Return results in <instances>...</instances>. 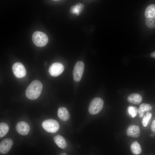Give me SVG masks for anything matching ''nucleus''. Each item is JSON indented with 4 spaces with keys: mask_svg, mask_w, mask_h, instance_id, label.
I'll return each mask as SVG.
<instances>
[{
    "mask_svg": "<svg viewBox=\"0 0 155 155\" xmlns=\"http://www.w3.org/2000/svg\"><path fill=\"white\" fill-rule=\"evenodd\" d=\"M42 88V85L39 81H32L27 88L25 92L26 97L29 99L34 100L40 95Z\"/></svg>",
    "mask_w": 155,
    "mask_h": 155,
    "instance_id": "obj_1",
    "label": "nucleus"
},
{
    "mask_svg": "<svg viewBox=\"0 0 155 155\" xmlns=\"http://www.w3.org/2000/svg\"><path fill=\"white\" fill-rule=\"evenodd\" d=\"M32 39L34 44L38 47L45 46L48 41L47 35L44 33L39 31H36L33 33Z\"/></svg>",
    "mask_w": 155,
    "mask_h": 155,
    "instance_id": "obj_2",
    "label": "nucleus"
},
{
    "mask_svg": "<svg viewBox=\"0 0 155 155\" xmlns=\"http://www.w3.org/2000/svg\"><path fill=\"white\" fill-rule=\"evenodd\" d=\"M103 104V101L101 98L96 97L93 99L89 104V113L92 115L98 113L102 109Z\"/></svg>",
    "mask_w": 155,
    "mask_h": 155,
    "instance_id": "obj_3",
    "label": "nucleus"
},
{
    "mask_svg": "<svg viewBox=\"0 0 155 155\" xmlns=\"http://www.w3.org/2000/svg\"><path fill=\"white\" fill-rule=\"evenodd\" d=\"M42 126L47 131L51 133H55L59 128V125L56 120L49 119L44 121L42 123Z\"/></svg>",
    "mask_w": 155,
    "mask_h": 155,
    "instance_id": "obj_4",
    "label": "nucleus"
},
{
    "mask_svg": "<svg viewBox=\"0 0 155 155\" xmlns=\"http://www.w3.org/2000/svg\"><path fill=\"white\" fill-rule=\"evenodd\" d=\"M84 63L81 61L77 62L74 67L73 75L74 81H79L81 79L84 72Z\"/></svg>",
    "mask_w": 155,
    "mask_h": 155,
    "instance_id": "obj_5",
    "label": "nucleus"
},
{
    "mask_svg": "<svg viewBox=\"0 0 155 155\" xmlns=\"http://www.w3.org/2000/svg\"><path fill=\"white\" fill-rule=\"evenodd\" d=\"M12 70L14 75L17 78L24 77L26 74V70L24 65L20 62L14 63L12 66Z\"/></svg>",
    "mask_w": 155,
    "mask_h": 155,
    "instance_id": "obj_6",
    "label": "nucleus"
},
{
    "mask_svg": "<svg viewBox=\"0 0 155 155\" xmlns=\"http://www.w3.org/2000/svg\"><path fill=\"white\" fill-rule=\"evenodd\" d=\"M63 65L59 62L52 64L49 67V71L50 75L53 77H57L60 75L63 71Z\"/></svg>",
    "mask_w": 155,
    "mask_h": 155,
    "instance_id": "obj_7",
    "label": "nucleus"
},
{
    "mask_svg": "<svg viewBox=\"0 0 155 155\" xmlns=\"http://www.w3.org/2000/svg\"><path fill=\"white\" fill-rule=\"evenodd\" d=\"M13 145V141L9 138H6L3 140L0 144V152L3 154L7 153L10 150Z\"/></svg>",
    "mask_w": 155,
    "mask_h": 155,
    "instance_id": "obj_8",
    "label": "nucleus"
},
{
    "mask_svg": "<svg viewBox=\"0 0 155 155\" xmlns=\"http://www.w3.org/2000/svg\"><path fill=\"white\" fill-rule=\"evenodd\" d=\"M16 129L20 135H26L29 133L30 127L27 123L24 121H21L17 123L16 126Z\"/></svg>",
    "mask_w": 155,
    "mask_h": 155,
    "instance_id": "obj_9",
    "label": "nucleus"
},
{
    "mask_svg": "<svg viewBox=\"0 0 155 155\" xmlns=\"http://www.w3.org/2000/svg\"><path fill=\"white\" fill-rule=\"evenodd\" d=\"M140 132V129L138 126L132 125L129 127L127 129V134L129 137L136 138L139 136Z\"/></svg>",
    "mask_w": 155,
    "mask_h": 155,
    "instance_id": "obj_10",
    "label": "nucleus"
},
{
    "mask_svg": "<svg viewBox=\"0 0 155 155\" xmlns=\"http://www.w3.org/2000/svg\"><path fill=\"white\" fill-rule=\"evenodd\" d=\"M57 115L60 119L64 121L67 120L69 117V115L68 110L64 107H60L58 109Z\"/></svg>",
    "mask_w": 155,
    "mask_h": 155,
    "instance_id": "obj_11",
    "label": "nucleus"
},
{
    "mask_svg": "<svg viewBox=\"0 0 155 155\" xmlns=\"http://www.w3.org/2000/svg\"><path fill=\"white\" fill-rule=\"evenodd\" d=\"M142 99L141 96L137 93L131 94L128 96L127 98L129 102L136 104H140Z\"/></svg>",
    "mask_w": 155,
    "mask_h": 155,
    "instance_id": "obj_12",
    "label": "nucleus"
},
{
    "mask_svg": "<svg viewBox=\"0 0 155 155\" xmlns=\"http://www.w3.org/2000/svg\"><path fill=\"white\" fill-rule=\"evenodd\" d=\"M152 109V107L150 104L146 103L141 104L138 110L139 117L142 118L144 116V112L150 111Z\"/></svg>",
    "mask_w": 155,
    "mask_h": 155,
    "instance_id": "obj_13",
    "label": "nucleus"
},
{
    "mask_svg": "<svg viewBox=\"0 0 155 155\" xmlns=\"http://www.w3.org/2000/svg\"><path fill=\"white\" fill-rule=\"evenodd\" d=\"M145 16L147 18H155V5L148 6L145 11Z\"/></svg>",
    "mask_w": 155,
    "mask_h": 155,
    "instance_id": "obj_14",
    "label": "nucleus"
},
{
    "mask_svg": "<svg viewBox=\"0 0 155 155\" xmlns=\"http://www.w3.org/2000/svg\"><path fill=\"white\" fill-rule=\"evenodd\" d=\"M54 140L55 143L59 148L64 149L66 147V142L62 136L57 135L54 137Z\"/></svg>",
    "mask_w": 155,
    "mask_h": 155,
    "instance_id": "obj_15",
    "label": "nucleus"
},
{
    "mask_svg": "<svg viewBox=\"0 0 155 155\" xmlns=\"http://www.w3.org/2000/svg\"><path fill=\"white\" fill-rule=\"evenodd\" d=\"M84 7V5L83 4L78 3L71 7L70 10V12L72 14L75 13L77 16H78Z\"/></svg>",
    "mask_w": 155,
    "mask_h": 155,
    "instance_id": "obj_16",
    "label": "nucleus"
},
{
    "mask_svg": "<svg viewBox=\"0 0 155 155\" xmlns=\"http://www.w3.org/2000/svg\"><path fill=\"white\" fill-rule=\"evenodd\" d=\"M132 152L135 155L140 154L142 152V149L140 144L136 141L132 143L130 146Z\"/></svg>",
    "mask_w": 155,
    "mask_h": 155,
    "instance_id": "obj_17",
    "label": "nucleus"
},
{
    "mask_svg": "<svg viewBox=\"0 0 155 155\" xmlns=\"http://www.w3.org/2000/svg\"><path fill=\"white\" fill-rule=\"evenodd\" d=\"M9 130L8 125L4 123L0 124V137H2L5 136L8 133Z\"/></svg>",
    "mask_w": 155,
    "mask_h": 155,
    "instance_id": "obj_18",
    "label": "nucleus"
},
{
    "mask_svg": "<svg viewBox=\"0 0 155 155\" xmlns=\"http://www.w3.org/2000/svg\"><path fill=\"white\" fill-rule=\"evenodd\" d=\"M145 23L149 28L152 29L155 28V18H147Z\"/></svg>",
    "mask_w": 155,
    "mask_h": 155,
    "instance_id": "obj_19",
    "label": "nucleus"
},
{
    "mask_svg": "<svg viewBox=\"0 0 155 155\" xmlns=\"http://www.w3.org/2000/svg\"><path fill=\"white\" fill-rule=\"evenodd\" d=\"M152 114L149 112L146 113L145 115L143 117L142 123L144 126L145 127L147 126L148 122L149 121L152 117Z\"/></svg>",
    "mask_w": 155,
    "mask_h": 155,
    "instance_id": "obj_20",
    "label": "nucleus"
},
{
    "mask_svg": "<svg viewBox=\"0 0 155 155\" xmlns=\"http://www.w3.org/2000/svg\"><path fill=\"white\" fill-rule=\"evenodd\" d=\"M129 114L131 115L132 117H135L137 115L138 110L137 108L135 106H129L127 108Z\"/></svg>",
    "mask_w": 155,
    "mask_h": 155,
    "instance_id": "obj_21",
    "label": "nucleus"
},
{
    "mask_svg": "<svg viewBox=\"0 0 155 155\" xmlns=\"http://www.w3.org/2000/svg\"><path fill=\"white\" fill-rule=\"evenodd\" d=\"M151 129L152 132L155 133V120H154L152 122Z\"/></svg>",
    "mask_w": 155,
    "mask_h": 155,
    "instance_id": "obj_22",
    "label": "nucleus"
},
{
    "mask_svg": "<svg viewBox=\"0 0 155 155\" xmlns=\"http://www.w3.org/2000/svg\"><path fill=\"white\" fill-rule=\"evenodd\" d=\"M151 56L152 57L155 58V51L151 53Z\"/></svg>",
    "mask_w": 155,
    "mask_h": 155,
    "instance_id": "obj_23",
    "label": "nucleus"
},
{
    "mask_svg": "<svg viewBox=\"0 0 155 155\" xmlns=\"http://www.w3.org/2000/svg\"><path fill=\"white\" fill-rule=\"evenodd\" d=\"M61 155H66V154L65 153H63L61 154Z\"/></svg>",
    "mask_w": 155,
    "mask_h": 155,
    "instance_id": "obj_24",
    "label": "nucleus"
}]
</instances>
